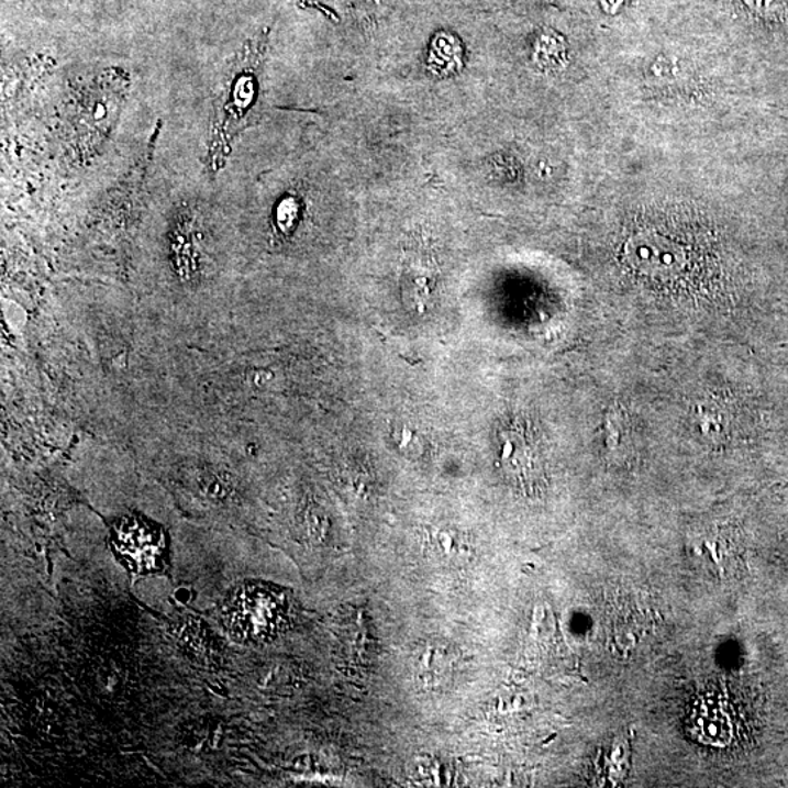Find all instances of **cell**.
Returning a JSON list of instances; mask_svg holds the SVG:
<instances>
[{
	"mask_svg": "<svg viewBox=\"0 0 788 788\" xmlns=\"http://www.w3.org/2000/svg\"><path fill=\"white\" fill-rule=\"evenodd\" d=\"M289 608L287 590L270 582H243L225 600V626L242 643H266L288 626Z\"/></svg>",
	"mask_w": 788,
	"mask_h": 788,
	"instance_id": "cell-1",
	"label": "cell"
},
{
	"mask_svg": "<svg viewBox=\"0 0 788 788\" xmlns=\"http://www.w3.org/2000/svg\"><path fill=\"white\" fill-rule=\"evenodd\" d=\"M111 547L123 567L135 574L162 573L168 563L166 533L141 515L120 519L111 529Z\"/></svg>",
	"mask_w": 788,
	"mask_h": 788,
	"instance_id": "cell-2",
	"label": "cell"
},
{
	"mask_svg": "<svg viewBox=\"0 0 788 788\" xmlns=\"http://www.w3.org/2000/svg\"><path fill=\"white\" fill-rule=\"evenodd\" d=\"M452 675V652L440 641H426L415 654L413 676L417 684L426 691L443 687Z\"/></svg>",
	"mask_w": 788,
	"mask_h": 788,
	"instance_id": "cell-3",
	"label": "cell"
},
{
	"mask_svg": "<svg viewBox=\"0 0 788 788\" xmlns=\"http://www.w3.org/2000/svg\"><path fill=\"white\" fill-rule=\"evenodd\" d=\"M429 547L441 561H454V563H460L470 554L469 542L463 533L443 525L430 529Z\"/></svg>",
	"mask_w": 788,
	"mask_h": 788,
	"instance_id": "cell-4",
	"label": "cell"
},
{
	"mask_svg": "<svg viewBox=\"0 0 788 788\" xmlns=\"http://www.w3.org/2000/svg\"><path fill=\"white\" fill-rule=\"evenodd\" d=\"M390 434L395 447L404 456L418 457L424 450L422 435L407 422H395L391 425Z\"/></svg>",
	"mask_w": 788,
	"mask_h": 788,
	"instance_id": "cell-5",
	"label": "cell"
},
{
	"mask_svg": "<svg viewBox=\"0 0 788 788\" xmlns=\"http://www.w3.org/2000/svg\"><path fill=\"white\" fill-rule=\"evenodd\" d=\"M751 9L758 12L769 11L777 0H743Z\"/></svg>",
	"mask_w": 788,
	"mask_h": 788,
	"instance_id": "cell-6",
	"label": "cell"
}]
</instances>
